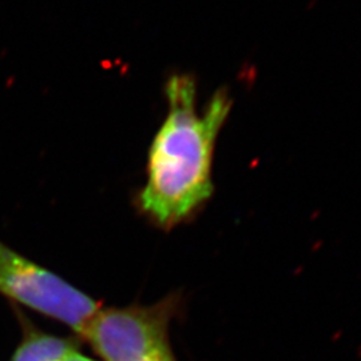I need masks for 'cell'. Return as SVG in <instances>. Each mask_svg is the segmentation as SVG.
<instances>
[{"mask_svg":"<svg viewBox=\"0 0 361 361\" xmlns=\"http://www.w3.org/2000/svg\"><path fill=\"white\" fill-rule=\"evenodd\" d=\"M177 305L168 297L146 307L98 310L82 336L102 361H176L169 325Z\"/></svg>","mask_w":361,"mask_h":361,"instance_id":"obj_2","label":"cell"},{"mask_svg":"<svg viewBox=\"0 0 361 361\" xmlns=\"http://www.w3.org/2000/svg\"><path fill=\"white\" fill-rule=\"evenodd\" d=\"M166 98L168 116L149 150L138 205L158 226L170 229L194 216L213 194L214 147L232 99L226 91H217L197 110L195 80L188 74L169 79Z\"/></svg>","mask_w":361,"mask_h":361,"instance_id":"obj_1","label":"cell"},{"mask_svg":"<svg viewBox=\"0 0 361 361\" xmlns=\"http://www.w3.org/2000/svg\"><path fill=\"white\" fill-rule=\"evenodd\" d=\"M0 293L82 336L99 310L95 300L0 241Z\"/></svg>","mask_w":361,"mask_h":361,"instance_id":"obj_3","label":"cell"},{"mask_svg":"<svg viewBox=\"0 0 361 361\" xmlns=\"http://www.w3.org/2000/svg\"><path fill=\"white\" fill-rule=\"evenodd\" d=\"M10 361H98L79 353L70 338L28 332Z\"/></svg>","mask_w":361,"mask_h":361,"instance_id":"obj_4","label":"cell"}]
</instances>
